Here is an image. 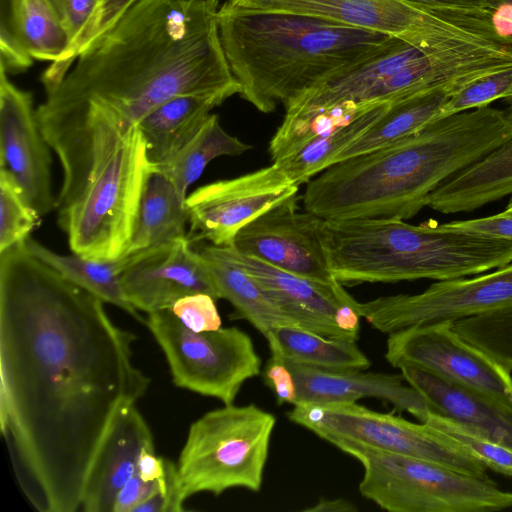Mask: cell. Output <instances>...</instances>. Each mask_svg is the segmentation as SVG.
I'll return each mask as SVG.
<instances>
[{"instance_id":"obj_1","label":"cell","mask_w":512,"mask_h":512,"mask_svg":"<svg viewBox=\"0 0 512 512\" xmlns=\"http://www.w3.org/2000/svg\"><path fill=\"white\" fill-rule=\"evenodd\" d=\"M104 304L24 241L0 253V426L39 512L81 510L105 437L150 385L132 360L137 336Z\"/></svg>"},{"instance_id":"obj_2","label":"cell","mask_w":512,"mask_h":512,"mask_svg":"<svg viewBox=\"0 0 512 512\" xmlns=\"http://www.w3.org/2000/svg\"><path fill=\"white\" fill-rule=\"evenodd\" d=\"M218 0H135L77 56L45 104L101 113L126 128L182 94H239Z\"/></svg>"},{"instance_id":"obj_3","label":"cell","mask_w":512,"mask_h":512,"mask_svg":"<svg viewBox=\"0 0 512 512\" xmlns=\"http://www.w3.org/2000/svg\"><path fill=\"white\" fill-rule=\"evenodd\" d=\"M510 139L504 110L490 105L441 118L327 167L307 183L303 206L324 220L410 219L441 184Z\"/></svg>"},{"instance_id":"obj_4","label":"cell","mask_w":512,"mask_h":512,"mask_svg":"<svg viewBox=\"0 0 512 512\" xmlns=\"http://www.w3.org/2000/svg\"><path fill=\"white\" fill-rule=\"evenodd\" d=\"M221 44L241 98L262 113L287 108L394 48L401 39L325 20L241 10H218Z\"/></svg>"},{"instance_id":"obj_5","label":"cell","mask_w":512,"mask_h":512,"mask_svg":"<svg viewBox=\"0 0 512 512\" xmlns=\"http://www.w3.org/2000/svg\"><path fill=\"white\" fill-rule=\"evenodd\" d=\"M320 237L329 269L341 284L448 280L485 273L512 262V242L440 232L428 221L324 220Z\"/></svg>"},{"instance_id":"obj_6","label":"cell","mask_w":512,"mask_h":512,"mask_svg":"<svg viewBox=\"0 0 512 512\" xmlns=\"http://www.w3.org/2000/svg\"><path fill=\"white\" fill-rule=\"evenodd\" d=\"M363 469L359 491L391 512H492L512 507V492L488 476L477 477L426 459L354 441L331 442Z\"/></svg>"},{"instance_id":"obj_7","label":"cell","mask_w":512,"mask_h":512,"mask_svg":"<svg viewBox=\"0 0 512 512\" xmlns=\"http://www.w3.org/2000/svg\"><path fill=\"white\" fill-rule=\"evenodd\" d=\"M275 425V416L253 403L224 404L191 423L176 462L183 499L233 488L259 492Z\"/></svg>"},{"instance_id":"obj_8","label":"cell","mask_w":512,"mask_h":512,"mask_svg":"<svg viewBox=\"0 0 512 512\" xmlns=\"http://www.w3.org/2000/svg\"><path fill=\"white\" fill-rule=\"evenodd\" d=\"M145 324L179 388L227 405L234 403L247 380L261 373L252 339L237 327L194 332L170 309L148 314Z\"/></svg>"},{"instance_id":"obj_9","label":"cell","mask_w":512,"mask_h":512,"mask_svg":"<svg viewBox=\"0 0 512 512\" xmlns=\"http://www.w3.org/2000/svg\"><path fill=\"white\" fill-rule=\"evenodd\" d=\"M287 417L330 443L354 441L437 462L477 477L488 476L487 468L478 459L427 423L373 411L356 402H297Z\"/></svg>"},{"instance_id":"obj_10","label":"cell","mask_w":512,"mask_h":512,"mask_svg":"<svg viewBox=\"0 0 512 512\" xmlns=\"http://www.w3.org/2000/svg\"><path fill=\"white\" fill-rule=\"evenodd\" d=\"M249 12L302 15L382 33L420 47L446 38L463 22L465 8L427 7L402 0H227Z\"/></svg>"},{"instance_id":"obj_11","label":"cell","mask_w":512,"mask_h":512,"mask_svg":"<svg viewBox=\"0 0 512 512\" xmlns=\"http://www.w3.org/2000/svg\"><path fill=\"white\" fill-rule=\"evenodd\" d=\"M512 306V262L471 278L440 280L417 294L357 302L360 317L382 333L413 325L452 321Z\"/></svg>"},{"instance_id":"obj_12","label":"cell","mask_w":512,"mask_h":512,"mask_svg":"<svg viewBox=\"0 0 512 512\" xmlns=\"http://www.w3.org/2000/svg\"><path fill=\"white\" fill-rule=\"evenodd\" d=\"M386 360L412 366L512 405V372L462 338L452 321L413 325L388 334Z\"/></svg>"},{"instance_id":"obj_13","label":"cell","mask_w":512,"mask_h":512,"mask_svg":"<svg viewBox=\"0 0 512 512\" xmlns=\"http://www.w3.org/2000/svg\"><path fill=\"white\" fill-rule=\"evenodd\" d=\"M298 188L275 163L201 186L186 198V238L193 245L208 241L216 246H231L244 226L298 194Z\"/></svg>"},{"instance_id":"obj_14","label":"cell","mask_w":512,"mask_h":512,"mask_svg":"<svg viewBox=\"0 0 512 512\" xmlns=\"http://www.w3.org/2000/svg\"><path fill=\"white\" fill-rule=\"evenodd\" d=\"M293 195L244 226L231 247L284 271L335 283L320 237L322 218L297 206Z\"/></svg>"},{"instance_id":"obj_15","label":"cell","mask_w":512,"mask_h":512,"mask_svg":"<svg viewBox=\"0 0 512 512\" xmlns=\"http://www.w3.org/2000/svg\"><path fill=\"white\" fill-rule=\"evenodd\" d=\"M50 146L33 108V97L15 86L0 64V169L18 184L27 203L42 217L56 209Z\"/></svg>"},{"instance_id":"obj_16","label":"cell","mask_w":512,"mask_h":512,"mask_svg":"<svg viewBox=\"0 0 512 512\" xmlns=\"http://www.w3.org/2000/svg\"><path fill=\"white\" fill-rule=\"evenodd\" d=\"M121 282L131 305L147 314L171 309L196 293L220 299L207 266L186 237L130 253Z\"/></svg>"},{"instance_id":"obj_17","label":"cell","mask_w":512,"mask_h":512,"mask_svg":"<svg viewBox=\"0 0 512 512\" xmlns=\"http://www.w3.org/2000/svg\"><path fill=\"white\" fill-rule=\"evenodd\" d=\"M226 254L247 272L299 327L330 338L353 340L336 323V312L355 299L340 282L314 281L223 246Z\"/></svg>"},{"instance_id":"obj_18","label":"cell","mask_w":512,"mask_h":512,"mask_svg":"<svg viewBox=\"0 0 512 512\" xmlns=\"http://www.w3.org/2000/svg\"><path fill=\"white\" fill-rule=\"evenodd\" d=\"M296 385L297 402H356L376 398L425 422L431 408L400 374L333 370L284 362Z\"/></svg>"},{"instance_id":"obj_19","label":"cell","mask_w":512,"mask_h":512,"mask_svg":"<svg viewBox=\"0 0 512 512\" xmlns=\"http://www.w3.org/2000/svg\"><path fill=\"white\" fill-rule=\"evenodd\" d=\"M144 448H154L152 432L136 404L126 407L105 437L89 471L84 512H112L116 496L137 473Z\"/></svg>"},{"instance_id":"obj_20","label":"cell","mask_w":512,"mask_h":512,"mask_svg":"<svg viewBox=\"0 0 512 512\" xmlns=\"http://www.w3.org/2000/svg\"><path fill=\"white\" fill-rule=\"evenodd\" d=\"M477 23L464 26L440 42L420 47L401 40L388 52L370 60L350 73L313 89L285 108V115L294 116L321 110L342 103L369 105L378 102L383 82L397 69L426 54L437 52L477 29Z\"/></svg>"},{"instance_id":"obj_21","label":"cell","mask_w":512,"mask_h":512,"mask_svg":"<svg viewBox=\"0 0 512 512\" xmlns=\"http://www.w3.org/2000/svg\"><path fill=\"white\" fill-rule=\"evenodd\" d=\"M401 374L427 401L431 410L471 425L512 451V405L443 380L412 366Z\"/></svg>"},{"instance_id":"obj_22","label":"cell","mask_w":512,"mask_h":512,"mask_svg":"<svg viewBox=\"0 0 512 512\" xmlns=\"http://www.w3.org/2000/svg\"><path fill=\"white\" fill-rule=\"evenodd\" d=\"M512 196V139L441 184L426 207L442 214L471 212Z\"/></svg>"},{"instance_id":"obj_23","label":"cell","mask_w":512,"mask_h":512,"mask_svg":"<svg viewBox=\"0 0 512 512\" xmlns=\"http://www.w3.org/2000/svg\"><path fill=\"white\" fill-rule=\"evenodd\" d=\"M226 99L222 94H182L149 112L138 126L151 163L156 167L174 156Z\"/></svg>"},{"instance_id":"obj_24","label":"cell","mask_w":512,"mask_h":512,"mask_svg":"<svg viewBox=\"0 0 512 512\" xmlns=\"http://www.w3.org/2000/svg\"><path fill=\"white\" fill-rule=\"evenodd\" d=\"M195 249L213 277L220 299H226L233 306L235 318L248 321L266 340L276 325L295 324L269 294L226 254L223 246L208 244Z\"/></svg>"},{"instance_id":"obj_25","label":"cell","mask_w":512,"mask_h":512,"mask_svg":"<svg viewBox=\"0 0 512 512\" xmlns=\"http://www.w3.org/2000/svg\"><path fill=\"white\" fill-rule=\"evenodd\" d=\"M452 94L448 89H436L389 102L382 115L340 152L334 163L392 144L437 121Z\"/></svg>"},{"instance_id":"obj_26","label":"cell","mask_w":512,"mask_h":512,"mask_svg":"<svg viewBox=\"0 0 512 512\" xmlns=\"http://www.w3.org/2000/svg\"><path fill=\"white\" fill-rule=\"evenodd\" d=\"M271 356L284 362L333 370H366L369 358L356 341L330 338L295 324H278L266 340Z\"/></svg>"},{"instance_id":"obj_27","label":"cell","mask_w":512,"mask_h":512,"mask_svg":"<svg viewBox=\"0 0 512 512\" xmlns=\"http://www.w3.org/2000/svg\"><path fill=\"white\" fill-rule=\"evenodd\" d=\"M187 223L186 198L155 169L141 196L128 254L186 237Z\"/></svg>"},{"instance_id":"obj_28","label":"cell","mask_w":512,"mask_h":512,"mask_svg":"<svg viewBox=\"0 0 512 512\" xmlns=\"http://www.w3.org/2000/svg\"><path fill=\"white\" fill-rule=\"evenodd\" d=\"M27 250L54 268L69 281L142 321L138 311L129 302L121 282L129 254L110 261L94 260L81 255L54 252L32 237L24 241Z\"/></svg>"},{"instance_id":"obj_29","label":"cell","mask_w":512,"mask_h":512,"mask_svg":"<svg viewBox=\"0 0 512 512\" xmlns=\"http://www.w3.org/2000/svg\"><path fill=\"white\" fill-rule=\"evenodd\" d=\"M252 146L229 134L216 114H210L197 133L169 160L156 166L187 198L188 188L201 176L206 166L220 156H239Z\"/></svg>"},{"instance_id":"obj_30","label":"cell","mask_w":512,"mask_h":512,"mask_svg":"<svg viewBox=\"0 0 512 512\" xmlns=\"http://www.w3.org/2000/svg\"><path fill=\"white\" fill-rule=\"evenodd\" d=\"M389 102L374 105L347 125L321 135L300 149L274 161L281 171L299 187L331 166L336 157L385 111Z\"/></svg>"},{"instance_id":"obj_31","label":"cell","mask_w":512,"mask_h":512,"mask_svg":"<svg viewBox=\"0 0 512 512\" xmlns=\"http://www.w3.org/2000/svg\"><path fill=\"white\" fill-rule=\"evenodd\" d=\"M16 10L22 38L30 56L52 61L42 76L45 85L68 58V34L49 0H16Z\"/></svg>"},{"instance_id":"obj_32","label":"cell","mask_w":512,"mask_h":512,"mask_svg":"<svg viewBox=\"0 0 512 512\" xmlns=\"http://www.w3.org/2000/svg\"><path fill=\"white\" fill-rule=\"evenodd\" d=\"M379 104V103H377ZM376 104L342 103L299 115H285L268 151L272 162L300 149L313 139L347 125Z\"/></svg>"},{"instance_id":"obj_33","label":"cell","mask_w":512,"mask_h":512,"mask_svg":"<svg viewBox=\"0 0 512 512\" xmlns=\"http://www.w3.org/2000/svg\"><path fill=\"white\" fill-rule=\"evenodd\" d=\"M49 2L68 34L70 51L67 60L56 75L44 85L46 93L60 83L77 56L99 34L105 0H49Z\"/></svg>"},{"instance_id":"obj_34","label":"cell","mask_w":512,"mask_h":512,"mask_svg":"<svg viewBox=\"0 0 512 512\" xmlns=\"http://www.w3.org/2000/svg\"><path fill=\"white\" fill-rule=\"evenodd\" d=\"M456 332L512 372V306L454 322Z\"/></svg>"},{"instance_id":"obj_35","label":"cell","mask_w":512,"mask_h":512,"mask_svg":"<svg viewBox=\"0 0 512 512\" xmlns=\"http://www.w3.org/2000/svg\"><path fill=\"white\" fill-rule=\"evenodd\" d=\"M424 423L451 438L494 472L512 476V451L475 427L431 410Z\"/></svg>"},{"instance_id":"obj_36","label":"cell","mask_w":512,"mask_h":512,"mask_svg":"<svg viewBox=\"0 0 512 512\" xmlns=\"http://www.w3.org/2000/svg\"><path fill=\"white\" fill-rule=\"evenodd\" d=\"M41 216L27 203L18 184L0 169V253L25 241Z\"/></svg>"},{"instance_id":"obj_37","label":"cell","mask_w":512,"mask_h":512,"mask_svg":"<svg viewBox=\"0 0 512 512\" xmlns=\"http://www.w3.org/2000/svg\"><path fill=\"white\" fill-rule=\"evenodd\" d=\"M512 98V66L481 77L450 95L438 119Z\"/></svg>"},{"instance_id":"obj_38","label":"cell","mask_w":512,"mask_h":512,"mask_svg":"<svg viewBox=\"0 0 512 512\" xmlns=\"http://www.w3.org/2000/svg\"><path fill=\"white\" fill-rule=\"evenodd\" d=\"M32 62L22 38L16 0H0V64L7 72H21Z\"/></svg>"},{"instance_id":"obj_39","label":"cell","mask_w":512,"mask_h":512,"mask_svg":"<svg viewBox=\"0 0 512 512\" xmlns=\"http://www.w3.org/2000/svg\"><path fill=\"white\" fill-rule=\"evenodd\" d=\"M215 301L209 294L196 293L179 299L170 310L194 332L213 331L222 324Z\"/></svg>"},{"instance_id":"obj_40","label":"cell","mask_w":512,"mask_h":512,"mask_svg":"<svg viewBox=\"0 0 512 512\" xmlns=\"http://www.w3.org/2000/svg\"><path fill=\"white\" fill-rule=\"evenodd\" d=\"M428 223L432 229L440 232L468 233L512 242V212L505 210L482 218L445 223L430 219Z\"/></svg>"},{"instance_id":"obj_41","label":"cell","mask_w":512,"mask_h":512,"mask_svg":"<svg viewBox=\"0 0 512 512\" xmlns=\"http://www.w3.org/2000/svg\"><path fill=\"white\" fill-rule=\"evenodd\" d=\"M264 383L274 393L277 404L296 403V385L293 375L280 358L271 356L262 372Z\"/></svg>"},{"instance_id":"obj_42","label":"cell","mask_w":512,"mask_h":512,"mask_svg":"<svg viewBox=\"0 0 512 512\" xmlns=\"http://www.w3.org/2000/svg\"><path fill=\"white\" fill-rule=\"evenodd\" d=\"M160 489V482H146L136 473L118 492L112 512H134L135 508Z\"/></svg>"},{"instance_id":"obj_43","label":"cell","mask_w":512,"mask_h":512,"mask_svg":"<svg viewBox=\"0 0 512 512\" xmlns=\"http://www.w3.org/2000/svg\"><path fill=\"white\" fill-rule=\"evenodd\" d=\"M164 459L155 454L154 448H144L138 460V476L146 482L163 481L165 479Z\"/></svg>"},{"instance_id":"obj_44","label":"cell","mask_w":512,"mask_h":512,"mask_svg":"<svg viewBox=\"0 0 512 512\" xmlns=\"http://www.w3.org/2000/svg\"><path fill=\"white\" fill-rule=\"evenodd\" d=\"M427 7H453L495 10L499 0H402Z\"/></svg>"},{"instance_id":"obj_45","label":"cell","mask_w":512,"mask_h":512,"mask_svg":"<svg viewBox=\"0 0 512 512\" xmlns=\"http://www.w3.org/2000/svg\"><path fill=\"white\" fill-rule=\"evenodd\" d=\"M492 22L500 35L512 37V3L500 2L493 12Z\"/></svg>"},{"instance_id":"obj_46","label":"cell","mask_w":512,"mask_h":512,"mask_svg":"<svg viewBox=\"0 0 512 512\" xmlns=\"http://www.w3.org/2000/svg\"><path fill=\"white\" fill-rule=\"evenodd\" d=\"M135 0H105L99 34L109 28Z\"/></svg>"},{"instance_id":"obj_47","label":"cell","mask_w":512,"mask_h":512,"mask_svg":"<svg viewBox=\"0 0 512 512\" xmlns=\"http://www.w3.org/2000/svg\"><path fill=\"white\" fill-rule=\"evenodd\" d=\"M356 510L357 507L344 498H321L312 507L304 509L306 512H354Z\"/></svg>"},{"instance_id":"obj_48","label":"cell","mask_w":512,"mask_h":512,"mask_svg":"<svg viewBox=\"0 0 512 512\" xmlns=\"http://www.w3.org/2000/svg\"><path fill=\"white\" fill-rule=\"evenodd\" d=\"M134 512H169L168 500L159 489L138 505Z\"/></svg>"},{"instance_id":"obj_49","label":"cell","mask_w":512,"mask_h":512,"mask_svg":"<svg viewBox=\"0 0 512 512\" xmlns=\"http://www.w3.org/2000/svg\"><path fill=\"white\" fill-rule=\"evenodd\" d=\"M505 102L507 103V107L503 110H504V113H505L507 119L512 124V98L505 100Z\"/></svg>"},{"instance_id":"obj_50","label":"cell","mask_w":512,"mask_h":512,"mask_svg":"<svg viewBox=\"0 0 512 512\" xmlns=\"http://www.w3.org/2000/svg\"><path fill=\"white\" fill-rule=\"evenodd\" d=\"M505 211L512 212V196L510 197L505 209Z\"/></svg>"},{"instance_id":"obj_51","label":"cell","mask_w":512,"mask_h":512,"mask_svg":"<svg viewBox=\"0 0 512 512\" xmlns=\"http://www.w3.org/2000/svg\"><path fill=\"white\" fill-rule=\"evenodd\" d=\"M500 2H508V3H512V0H499Z\"/></svg>"}]
</instances>
